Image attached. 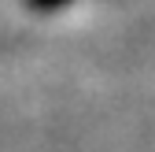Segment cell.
<instances>
[{
    "mask_svg": "<svg viewBox=\"0 0 155 152\" xmlns=\"http://www.w3.org/2000/svg\"><path fill=\"white\" fill-rule=\"evenodd\" d=\"M63 4H70V0H26L30 11H55V8H63Z\"/></svg>",
    "mask_w": 155,
    "mask_h": 152,
    "instance_id": "cell-1",
    "label": "cell"
}]
</instances>
